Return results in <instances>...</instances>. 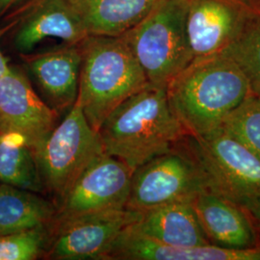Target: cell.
<instances>
[{
  "label": "cell",
  "instance_id": "cell-17",
  "mask_svg": "<svg viewBox=\"0 0 260 260\" xmlns=\"http://www.w3.org/2000/svg\"><path fill=\"white\" fill-rule=\"evenodd\" d=\"M89 35L119 37L145 19L162 0H68Z\"/></svg>",
  "mask_w": 260,
  "mask_h": 260
},
{
  "label": "cell",
  "instance_id": "cell-22",
  "mask_svg": "<svg viewBox=\"0 0 260 260\" xmlns=\"http://www.w3.org/2000/svg\"><path fill=\"white\" fill-rule=\"evenodd\" d=\"M49 241V225L0 235V260H34L43 255Z\"/></svg>",
  "mask_w": 260,
  "mask_h": 260
},
{
  "label": "cell",
  "instance_id": "cell-6",
  "mask_svg": "<svg viewBox=\"0 0 260 260\" xmlns=\"http://www.w3.org/2000/svg\"><path fill=\"white\" fill-rule=\"evenodd\" d=\"M207 190L244 206L260 192V158L220 127L185 137Z\"/></svg>",
  "mask_w": 260,
  "mask_h": 260
},
{
  "label": "cell",
  "instance_id": "cell-18",
  "mask_svg": "<svg viewBox=\"0 0 260 260\" xmlns=\"http://www.w3.org/2000/svg\"><path fill=\"white\" fill-rule=\"evenodd\" d=\"M57 207L37 193L0 183V235L47 226Z\"/></svg>",
  "mask_w": 260,
  "mask_h": 260
},
{
  "label": "cell",
  "instance_id": "cell-15",
  "mask_svg": "<svg viewBox=\"0 0 260 260\" xmlns=\"http://www.w3.org/2000/svg\"><path fill=\"white\" fill-rule=\"evenodd\" d=\"M108 259L260 260V248L234 251L214 245L177 247L147 237L132 230L129 224L113 245Z\"/></svg>",
  "mask_w": 260,
  "mask_h": 260
},
{
  "label": "cell",
  "instance_id": "cell-7",
  "mask_svg": "<svg viewBox=\"0 0 260 260\" xmlns=\"http://www.w3.org/2000/svg\"><path fill=\"white\" fill-rule=\"evenodd\" d=\"M206 190L204 173L184 138L133 172L126 208L142 211L158 205L191 203Z\"/></svg>",
  "mask_w": 260,
  "mask_h": 260
},
{
  "label": "cell",
  "instance_id": "cell-8",
  "mask_svg": "<svg viewBox=\"0 0 260 260\" xmlns=\"http://www.w3.org/2000/svg\"><path fill=\"white\" fill-rule=\"evenodd\" d=\"M137 211L111 209L54 220L46 254L58 260H107L118 237L134 223Z\"/></svg>",
  "mask_w": 260,
  "mask_h": 260
},
{
  "label": "cell",
  "instance_id": "cell-4",
  "mask_svg": "<svg viewBox=\"0 0 260 260\" xmlns=\"http://www.w3.org/2000/svg\"><path fill=\"white\" fill-rule=\"evenodd\" d=\"M187 4L162 0L121 36L151 85L167 87L194 59L186 32Z\"/></svg>",
  "mask_w": 260,
  "mask_h": 260
},
{
  "label": "cell",
  "instance_id": "cell-26",
  "mask_svg": "<svg viewBox=\"0 0 260 260\" xmlns=\"http://www.w3.org/2000/svg\"><path fill=\"white\" fill-rule=\"evenodd\" d=\"M249 2L251 3L254 10L260 14V0H249Z\"/></svg>",
  "mask_w": 260,
  "mask_h": 260
},
{
  "label": "cell",
  "instance_id": "cell-5",
  "mask_svg": "<svg viewBox=\"0 0 260 260\" xmlns=\"http://www.w3.org/2000/svg\"><path fill=\"white\" fill-rule=\"evenodd\" d=\"M103 152L99 132L89 124L76 103L33 150L44 188L59 204L84 170Z\"/></svg>",
  "mask_w": 260,
  "mask_h": 260
},
{
  "label": "cell",
  "instance_id": "cell-14",
  "mask_svg": "<svg viewBox=\"0 0 260 260\" xmlns=\"http://www.w3.org/2000/svg\"><path fill=\"white\" fill-rule=\"evenodd\" d=\"M89 36L82 20L68 0H32L15 35L19 53L28 54L47 38L77 45Z\"/></svg>",
  "mask_w": 260,
  "mask_h": 260
},
{
  "label": "cell",
  "instance_id": "cell-20",
  "mask_svg": "<svg viewBox=\"0 0 260 260\" xmlns=\"http://www.w3.org/2000/svg\"><path fill=\"white\" fill-rule=\"evenodd\" d=\"M246 76L251 93L260 94V14L256 13L240 36L223 51Z\"/></svg>",
  "mask_w": 260,
  "mask_h": 260
},
{
  "label": "cell",
  "instance_id": "cell-2",
  "mask_svg": "<svg viewBox=\"0 0 260 260\" xmlns=\"http://www.w3.org/2000/svg\"><path fill=\"white\" fill-rule=\"evenodd\" d=\"M166 90L173 111L191 136L218 128L251 93L239 67L223 52L194 58Z\"/></svg>",
  "mask_w": 260,
  "mask_h": 260
},
{
  "label": "cell",
  "instance_id": "cell-10",
  "mask_svg": "<svg viewBox=\"0 0 260 260\" xmlns=\"http://www.w3.org/2000/svg\"><path fill=\"white\" fill-rule=\"evenodd\" d=\"M57 118L19 69L10 67L0 77V134L16 135L34 150L54 129Z\"/></svg>",
  "mask_w": 260,
  "mask_h": 260
},
{
  "label": "cell",
  "instance_id": "cell-1",
  "mask_svg": "<svg viewBox=\"0 0 260 260\" xmlns=\"http://www.w3.org/2000/svg\"><path fill=\"white\" fill-rule=\"evenodd\" d=\"M98 132L104 152L133 171L188 135L170 105L166 87L151 84L121 103Z\"/></svg>",
  "mask_w": 260,
  "mask_h": 260
},
{
  "label": "cell",
  "instance_id": "cell-23",
  "mask_svg": "<svg viewBox=\"0 0 260 260\" xmlns=\"http://www.w3.org/2000/svg\"><path fill=\"white\" fill-rule=\"evenodd\" d=\"M242 207L250 216L251 223L257 235L260 247V192Z\"/></svg>",
  "mask_w": 260,
  "mask_h": 260
},
{
  "label": "cell",
  "instance_id": "cell-25",
  "mask_svg": "<svg viewBox=\"0 0 260 260\" xmlns=\"http://www.w3.org/2000/svg\"><path fill=\"white\" fill-rule=\"evenodd\" d=\"M9 68L10 66L7 63V60L0 49V77L4 74H6V72L9 70Z\"/></svg>",
  "mask_w": 260,
  "mask_h": 260
},
{
  "label": "cell",
  "instance_id": "cell-16",
  "mask_svg": "<svg viewBox=\"0 0 260 260\" xmlns=\"http://www.w3.org/2000/svg\"><path fill=\"white\" fill-rule=\"evenodd\" d=\"M130 228L153 240L177 247L210 245L190 202L158 205L137 211Z\"/></svg>",
  "mask_w": 260,
  "mask_h": 260
},
{
  "label": "cell",
  "instance_id": "cell-21",
  "mask_svg": "<svg viewBox=\"0 0 260 260\" xmlns=\"http://www.w3.org/2000/svg\"><path fill=\"white\" fill-rule=\"evenodd\" d=\"M260 158V94L251 93L219 126Z\"/></svg>",
  "mask_w": 260,
  "mask_h": 260
},
{
  "label": "cell",
  "instance_id": "cell-12",
  "mask_svg": "<svg viewBox=\"0 0 260 260\" xmlns=\"http://www.w3.org/2000/svg\"><path fill=\"white\" fill-rule=\"evenodd\" d=\"M44 101L57 112L70 110L76 103L81 68L79 44L61 47L38 54H22Z\"/></svg>",
  "mask_w": 260,
  "mask_h": 260
},
{
  "label": "cell",
  "instance_id": "cell-11",
  "mask_svg": "<svg viewBox=\"0 0 260 260\" xmlns=\"http://www.w3.org/2000/svg\"><path fill=\"white\" fill-rule=\"evenodd\" d=\"M256 13L249 0H188L186 32L194 58L223 52Z\"/></svg>",
  "mask_w": 260,
  "mask_h": 260
},
{
  "label": "cell",
  "instance_id": "cell-19",
  "mask_svg": "<svg viewBox=\"0 0 260 260\" xmlns=\"http://www.w3.org/2000/svg\"><path fill=\"white\" fill-rule=\"evenodd\" d=\"M0 183L35 193L45 190L33 150L16 135L0 134Z\"/></svg>",
  "mask_w": 260,
  "mask_h": 260
},
{
  "label": "cell",
  "instance_id": "cell-24",
  "mask_svg": "<svg viewBox=\"0 0 260 260\" xmlns=\"http://www.w3.org/2000/svg\"><path fill=\"white\" fill-rule=\"evenodd\" d=\"M25 1L26 0H0V18Z\"/></svg>",
  "mask_w": 260,
  "mask_h": 260
},
{
  "label": "cell",
  "instance_id": "cell-3",
  "mask_svg": "<svg viewBox=\"0 0 260 260\" xmlns=\"http://www.w3.org/2000/svg\"><path fill=\"white\" fill-rule=\"evenodd\" d=\"M79 46L81 68L76 103L98 131L121 103L149 83L121 36L89 35Z\"/></svg>",
  "mask_w": 260,
  "mask_h": 260
},
{
  "label": "cell",
  "instance_id": "cell-9",
  "mask_svg": "<svg viewBox=\"0 0 260 260\" xmlns=\"http://www.w3.org/2000/svg\"><path fill=\"white\" fill-rule=\"evenodd\" d=\"M133 172L120 159L103 152L77 178L59 204L54 220L125 208Z\"/></svg>",
  "mask_w": 260,
  "mask_h": 260
},
{
  "label": "cell",
  "instance_id": "cell-13",
  "mask_svg": "<svg viewBox=\"0 0 260 260\" xmlns=\"http://www.w3.org/2000/svg\"><path fill=\"white\" fill-rule=\"evenodd\" d=\"M191 204L210 245L234 251L259 249L250 216L240 205L208 190Z\"/></svg>",
  "mask_w": 260,
  "mask_h": 260
}]
</instances>
